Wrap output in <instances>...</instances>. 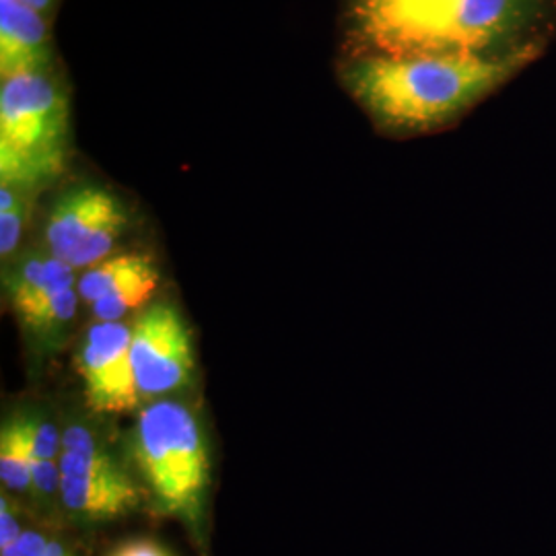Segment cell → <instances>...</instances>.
<instances>
[{
  "label": "cell",
  "mask_w": 556,
  "mask_h": 556,
  "mask_svg": "<svg viewBox=\"0 0 556 556\" xmlns=\"http://www.w3.org/2000/svg\"><path fill=\"white\" fill-rule=\"evenodd\" d=\"M342 56H546L556 0H338Z\"/></svg>",
  "instance_id": "obj_1"
},
{
  "label": "cell",
  "mask_w": 556,
  "mask_h": 556,
  "mask_svg": "<svg viewBox=\"0 0 556 556\" xmlns=\"http://www.w3.org/2000/svg\"><path fill=\"white\" fill-rule=\"evenodd\" d=\"M540 60L538 54H358L340 59L338 79L379 135L417 139L454 128Z\"/></svg>",
  "instance_id": "obj_2"
},
{
  "label": "cell",
  "mask_w": 556,
  "mask_h": 556,
  "mask_svg": "<svg viewBox=\"0 0 556 556\" xmlns=\"http://www.w3.org/2000/svg\"><path fill=\"white\" fill-rule=\"evenodd\" d=\"M130 456L161 514L199 528L211 482V459L197 413L178 400H151L130 431Z\"/></svg>",
  "instance_id": "obj_3"
},
{
  "label": "cell",
  "mask_w": 556,
  "mask_h": 556,
  "mask_svg": "<svg viewBox=\"0 0 556 556\" xmlns=\"http://www.w3.org/2000/svg\"><path fill=\"white\" fill-rule=\"evenodd\" d=\"M71 144V103L50 71L0 83V184L25 194L59 178Z\"/></svg>",
  "instance_id": "obj_4"
},
{
  "label": "cell",
  "mask_w": 556,
  "mask_h": 556,
  "mask_svg": "<svg viewBox=\"0 0 556 556\" xmlns=\"http://www.w3.org/2000/svg\"><path fill=\"white\" fill-rule=\"evenodd\" d=\"M142 491L114 452L85 425L62 431L60 505L77 521L101 523L128 516Z\"/></svg>",
  "instance_id": "obj_5"
},
{
  "label": "cell",
  "mask_w": 556,
  "mask_h": 556,
  "mask_svg": "<svg viewBox=\"0 0 556 556\" xmlns=\"http://www.w3.org/2000/svg\"><path fill=\"white\" fill-rule=\"evenodd\" d=\"M122 200L98 184H79L62 192L43 225L46 250L71 268H91L114 252L126 231Z\"/></svg>",
  "instance_id": "obj_6"
},
{
  "label": "cell",
  "mask_w": 556,
  "mask_h": 556,
  "mask_svg": "<svg viewBox=\"0 0 556 556\" xmlns=\"http://www.w3.org/2000/svg\"><path fill=\"white\" fill-rule=\"evenodd\" d=\"M130 358L140 397L160 400L186 388L194 374L192 334L172 303H153L130 324Z\"/></svg>",
  "instance_id": "obj_7"
},
{
  "label": "cell",
  "mask_w": 556,
  "mask_h": 556,
  "mask_svg": "<svg viewBox=\"0 0 556 556\" xmlns=\"http://www.w3.org/2000/svg\"><path fill=\"white\" fill-rule=\"evenodd\" d=\"M130 334L126 321H96L83 337L77 369L87 404L98 415H126L139 406Z\"/></svg>",
  "instance_id": "obj_8"
},
{
  "label": "cell",
  "mask_w": 556,
  "mask_h": 556,
  "mask_svg": "<svg viewBox=\"0 0 556 556\" xmlns=\"http://www.w3.org/2000/svg\"><path fill=\"white\" fill-rule=\"evenodd\" d=\"M157 285L160 270L153 260L142 254H119L87 268L77 289L98 321H122L149 303Z\"/></svg>",
  "instance_id": "obj_9"
},
{
  "label": "cell",
  "mask_w": 556,
  "mask_h": 556,
  "mask_svg": "<svg viewBox=\"0 0 556 556\" xmlns=\"http://www.w3.org/2000/svg\"><path fill=\"white\" fill-rule=\"evenodd\" d=\"M52 68L46 15L17 0H0V77Z\"/></svg>",
  "instance_id": "obj_10"
},
{
  "label": "cell",
  "mask_w": 556,
  "mask_h": 556,
  "mask_svg": "<svg viewBox=\"0 0 556 556\" xmlns=\"http://www.w3.org/2000/svg\"><path fill=\"white\" fill-rule=\"evenodd\" d=\"M77 282L75 268L43 250L23 256L9 270L7 291L11 307L25 324L40 314L64 289L77 287Z\"/></svg>",
  "instance_id": "obj_11"
},
{
  "label": "cell",
  "mask_w": 556,
  "mask_h": 556,
  "mask_svg": "<svg viewBox=\"0 0 556 556\" xmlns=\"http://www.w3.org/2000/svg\"><path fill=\"white\" fill-rule=\"evenodd\" d=\"M36 415H20L4 420L0 431V480L9 493L31 497Z\"/></svg>",
  "instance_id": "obj_12"
},
{
  "label": "cell",
  "mask_w": 556,
  "mask_h": 556,
  "mask_svg": "<svg viewBox=\"0 0 556 556\" xmlns=\"http://www.w3.org/2000/svg\"><path fill=\"white\" fill-rule=\"evenodd\" d=\"M60 454L62 433L46 420L36 417L34 462H31V498L41 507L60 503Z\"/></svg>",
  "instance_id": "obj_13"
},
{
  "label": "cell",
  "mask_w": 556,
  "mask_h": 556,
  "mask_svg": "<svg viewBox=\"0 0 556 556\" xmlns=\"http://www.w3.org/2000/svg\"><path fill=\"white\" fill-rule=\"evenodd\" d=\"M29 215V194L0 184V256L9 258L17 245Z\"/></svg>",
  "instance_id": "obj_14"
},
{
  "label": "cell",
  "mask_w": 556,
  "mask_h": 556,
  "mask_svg": "<svg viewBox=\"0 0 556 556\" xmlns=\"http://www.w3.org/2000/svg\"><path fill=\"white\" fill-rule=\"evenodd\" d=\"M79 289L71 287L64 289L60 295L54 298L50 305H46L40 314H36L29 321H25V328L38 332V334H50V332H59L71 319L77 314V305H79Z\"/></svg>",
  "instance_id": "obj_15"
},
{
  "label": "cell",
  "mask_w": 556,
  "mask_h": 556,
  "mask_svg": "<svg viewBox=\"0 0 556 556\" xmlns=\"http://www.w3.org/2000/svg\"><path fill=\"white\" fill-rule=\"evenodd\" d=\"M0 556H75L66 544L48 536L40 530H25L11 546L2 548Z\"/></svg>",
  "instance_id": "obj_16"
},
{
  "label": "cell",
  "mask_w": 556,
  "mask_h": 556,
  "mask_svg": "<svg viewBox=\"0 0 556 556\" xmlns=\"http://www.w3.org/2000/svg\"><path fill=\"white\" fill-rule=\"evenodd\" d=\"M25 530L27 528L21 521L20 505L7 493H2V498H0V551L11 546Z\"/></svg>",
  "instance_id": "obj_17"
},
{
  "label": "cell",
  "mask_w": 556,
  "mask_h": 556,
  "mask_svg": "<svg viewBox=\"0 0 556 556\" xmlns=\"http://www.w3.org/2000/svg\"><path fill=\"white\" fill-rule=\"evenodd\" d=\"M108 556H174L163 544L147 538H137L118 544Z\"/></svg>",
  "instance_id": "obj_18"
},
{
  "label": "cell",
  "mask_w": 556,
  "mask_h": 556,
  "mask_svg": "<svg viewBox=\"0 0 556 556\" xmlns=\"http://www.w3.org/2000/svg\"><path fill=\"white\" fill-rule=\"evenodd\" d=\"M17 2L25 4V7H29V9H36L38 13L46 15V13H50V9L54 7V2H56V0H17Z\"/></svg>",
  "instance_id": "obj_19"
}]
</instances>
